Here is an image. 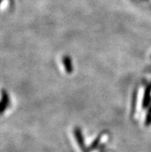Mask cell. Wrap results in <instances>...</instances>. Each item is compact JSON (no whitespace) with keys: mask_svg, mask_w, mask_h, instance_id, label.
Wrapping results in <instances>:
<instances>
[{"mask_svg":"<svg viewBox=\"0 0 151 152\" xmlns=\"http://www.w3.org/2000/svg\"><path fill=\"white\" fill-rule=\"evenodd\" d=\"M64 63H65V66H66V67L67 70H68V71H70L71 64H70V60H69V58H66L65 60H64Z\"/></svg>","mask_w":151,"mask_h":152,"instance_id":"7a4b0ae2","label":"cell"},{"mask_svg":"<svg viewBox=\"0 0 151 152\" xmlns=\"http://www.w3.org/2000/svg\"><path fill=\"white\" fill-rule=\"evenodd\" d=\"M77 141H78L79 145H80L81 148H83L84 145H83V139H82V135H81V133H77Z\"/></svg>","mask_w":151,"mask_h":152,"instance_id":"6da1fadb","label":"cell"}]
</instances>
